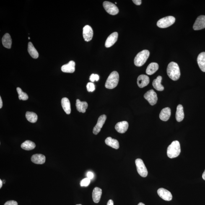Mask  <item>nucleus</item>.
Listing matches in <instances>:
<instances>
[{
    "label": "nucleus",
    "mask_w": 205,
    "mask_h": 205,
    "mask_svg": "<svg viewBox=\"0 0 205 205\" xmlns=\"http://www.w3.org/2000/svg\"><path fill=\"white\" fill-rule=\"evenodd\" d=\"M105 143L107 145L110 146L115 149H118L119 147V144L118 141L115 139L109 137L105 139Z\"/></svg>",
    "instance_id": "nucleus-25"
},
{
    "label": "nucleus",
    "mask_w": 205,
    "mask_h": 205,
    "mask_svg": "<svg viewBox=\"0 0 205 205\" xmlns=\"http://www.w3.org/2000/svg\"><path fill=\"white\" fill-rule=\"evenodd\" d=\"M184 118L183 108L181 105H179L177 107L175 118L177 121L178 122H181Z\"/></svg>",
    "instance_id": "nucleus-22"
},
{
    "label": "nucleus",
    "mask_w": 205,
    "mask_h": 205,
    "mask_svg": "<svg viewBox=\"0 0 205 205\" xmlns=\"http://www.w3.org/2000/svg\"><path fill=\"white\" fill-rule=\"evenodd\" d=\"M162 78V76H159L157 78L154 79L152 82V85L155 89L157 90L162 91L164 90V87L161 84Z\"/></svg>",
    "instance_id": "nucleus-26"
},
{
    "label": "nucleus",
    "mask_w": 205,
    "mask_h": 205,
    "mask_svg": "<svg viewBox=\"0 0 205 205\" xmlns=\"http://www.w3.org/2000/svg\"><path fill=\"white\" fill-rule=\"evenodd\" d=\"M138 205H145L144 203H140L138 204Z\"/></svg>",
    "instance_id": "nucleus-42"
},
{
    "label": "nucleus",
    "mask_w": 205,
    "mask_h": 205,
    "mask_svg": "<svg viewBox=\"0 0 205 205\" xmlns=\"http://www.w3.org/2000/svg\"><path fill=\"white\" fill-rule=\"evenodd\" d=\"M4 205H18V204L17 201L11 200L6 202Z\"/></svg>",
    "instance_id": "nucleus-35"
},
{
    "label": "nucleus",
    "mask_w": 205,
    "mask_h": 205,
    "mask_svg": "<svg viewBox=\"0 0 205 205\" xmlns=\"http://www.w3.org/2000/svg\"><path fill=\"white\" fill-rule=\"evenodd\" d=\"M75 63L73 61H70L67 64L63 65L61 67V70L63 72L73 73L74 72L75 68Z\"/></svg>",
    "instance_id": "nucleus-15"
},
{
    "label": "nucleus",
    "mask_w": 205,
    "mask_h": 205,
    "mask_svg": "<svg viewBox=\"0 0 205 205\" xmlns=\"http://www.w3.org/2000/svg\"><path fill=\"white\" fill-rule=\"evenodd\" d=\"M3 103L1 97H0V108H2Z\"/></svg>",
    "instance_id": "nucleus-39"
},
{
    "label": "nucleus",
    "mask_w": 205,
    "mask_h": 205,
    "mask_svg": "<svg viewBox=\"0 0 205 205\" xmlns=\"http://www.w3.org/2000/svg\"><path fill=\"white\" fill-rule=\"evenodd\" d=\"M18 94L19 95V98L20 100H26L28 99V96L26 93L23 92L22 89L19 87L17 89Z\"/></svg>",
    "instance_id": "nucleus-31"
},
{
    "label": "nucleus",
    "mask_w": 205,
    "mask_h": 205,
    "mask_svg": "<svg viewBox=\"0 0 205 205\" xmlns=\"http://www.w3.org/2000/svg\"><path fill=\"white\" fill-rule=\"evenodd\" d=\"M135 163L138 174L141 177H147L148 175L147 169L142 159H136Z\"/></svg>",
    "instance_id": "nucleus-6"
},
{
    "label": "nucleus",
    "mask_w": 205,
    "mask_h": 205,
    "mask_svg": "<svg viewBox=\"0 0 205 205\" xmlns=\"http://www.w3.org/2000/svg\"><path fill=\"white\" fill-rule=\"evenodd\" d=\"M28 52L30 56L34 58H38L39 54L38 52L34 46L31 42H29L28 45Z\"/></svg>",
    "instance_id": "nucleus-28"
},
{
    "label": "nucleus",
    "mask_w": 205,
    "mask_h": 205,
    "mask_svg": "<svg viewBox=\"0 0 205 205\" xmlns=\"http://www.w3.org/2000/svg\"><path fill=\"white\" fill-rule=\"evenodd\" d=\"M150 52L147 50H144L140 52L135 58V65L137 66H143L147 61Z\"/></svg>",
    "instance_id": "nucleus-4"
},
{
    "label": "nucleus",
    "mask_w": 205,
    "mask_h": 205,
    "mask_svg": "<svg viewBox=\"0 0 205 205\" xmlns=\"http://www.w3.org/2000/svg\"><path fill=\"white\" fill-rule=\"evenodd\" d=\"M144 98L151 105H154L157 103L158 100L157 94L152 89L146 92L144 94Z\"/></svg>",
    "instance_id": "nucleus-8"
},
{
    "label": "nucleus",
    "mask_w": 205,
    "mask_h": 205,
    "mask_svg": "<svg viewBox=\"0 0 205 205\" xmlns=\"http://www.w3.org/2000/svg\"><path fill=\"white\" fill-rule=\"evenodd\" d=\"M128 123L127 122L123 121L119 122L115 125V128L118 132L124 133L128 129Z\"/></svg>",
    "instance_id": "nucleus-16"
},
{
    "label": "nucleus",
    "mask_w": 205,
    "mask_h": 205,
    "mask_svg": "<svg viewBox=\"0 0 205 205\" xmlns=\"http://www.w3.org/2000/svg\"><path fill=\"white\" fill-rule=\"evenodd\" d=\"M90 180L89 178H86L83 179L80 182V185L81 187H87L90 184Z\"/></svg>",
    "instance_id": "nucleus-32"
},
{
    "label": "nucleus",
    "mask_w": 205,
    "mask_h": 205,
    "mask_svg": "<svg viewBox=\"0 0 205 205\" xmlns=\"http://www.w3.org/2000/svg\"><path fill=\"white\" fill-rule=\"evenodd\" d=\"M106 119L107 116L105 115H102L99 117L98 120L97 124L94 127L93 131V132L94 134L97 135L100 132L102 126L105 123Z\"/></svg>",
    "instance_id": "nucleus-9"
},
{
    "label": "nucleus",
    "mask_w": 205,
    "mask_h": 205,
    "mask_svg": "<svg viewBox=\"0 0 205 205\" xmlns=\"http://www.w3.org/2000/svg\"><path fill=\"white\" fill-rule=\"evenodd\" d=\"M2 180H0V188H1L2 187Z\"/></svg>",
    "instance_id": "nucleus-41"
},
{
    "label": "nucleus",
    "mask_w": 205,
    "mask_h": 205,
    "mask_svg": "<svg viewBox=\"0 0 205 205\" xmlns=\"http://www.w3.org/2000/svg\"><path fill=\"white\" fill-rule=\"evenodd\" d=\"M175 20V18L172 16H167L159 19L157 22V25L161 28H167L172 25Z\"/></svg>",
    "instance_id": "nucleus-5"
},
{
    "label": "nucleus",
    "mask_w": 205,
    "mask_h": 205,
    "mask_svg": "<svg viewBox=\"0 0 205 205\" xmlns=\"http://www.w3.org/2000/svg\"><path fill=\"white\" fill-rule=\"evenodd\" d=\"M90 81L91 82H94L95 81H98L99 79V76L98 74H92L90 77Z\"/></svg>",
    "instance_id": "nucleus-34"
},
{
    "label": "nucleus",
    "mask_w": 205,
    "mask_h": 205,
    "mask_svg": "<svg viewBox=\"0 0 205 205\" xmlns=\"http://www.w3.org/2000/svg\"><path fill=\"white\" fill-rule=\"evenodd\" d=\"M149 78L147 75L141 74L138 76L137 84L140 88H143L147 86L149 83Z\"/></svg>",
    "instance_id": "nucleus-14"
},
{
    "label": "nucleus",
    "mask_w": 205,
    "mask_h": 205,
    "mask_svg": "<svg viewBox=\"0 0 205 205\" xmlns=\"http://www.w3.org/2000/svg\"><path fill=\"white\" fill-rule=\"evenodd\" d=\"M205 28V16L201 15L198 17L194 24V30H197Z\"/></svg>",
    "instance_id": "nucleus-11"
},
{
    "label": "nucleus",
    "mask_w": 205,
    "mask_h": 205,
    "mask_svg": "<svg viewBox=\"0 0 205 205\" xmlns=\"http://www.w3.org/2000/svg\"><path fill=\"white\" fill-rule=\"evenodd\" d=\"M118 34L117 32H114L111 34L107 38L105 43V46L107 48H110L113 46L118 40Z\"/></svg>",
    "instance_id": "nucleus-13"
},
{
    "label": "nucleus",
    "mask_w": 205,
    "mask_h": 205,
    "mask_svg": "<svg viewBox=\"0 0 205 205\" xmlns=\"http://www.w3.org/2000/svg\"><path fill=\"white\" fill-rule=\"evenodd\" d=\"M180 151L181 150L179 142L177 141H175L167 147V155L170 159L175 158L179 155Z\"/></svg>",
    "instance_id": "nucleus-2"
},
{
    "label": "nucleus",
    "mask_w": 205,
    "mask_h": 205,
    "mask_svg": "<svg viewBox=\"0 0 205 205\" xmlns=\"http://www.w3.org/2000/svg\"><path fill=\"white\" fill-rule=\"evenodd\" d=\"M2 41L4 47L8 49L11 48L12 44V40L9 34L6 33L2 37Z\"/></svg>",
    "instance_id": "nucleus-24"
},
{
    "label": "nucleus",
    "mask_w": 205,
    "mask_h": 205,
    "mask_svg": "<svg viewBox=\"0 0 205 205\" xmlns=\"http://www.w3.org/2000/svg\"><path fill=\"white\" fill-rule=\"evenodd\" d=\"M81 205V204H77V205Z\"/></svg>",
    "instance_id": "nucleus-43"
},
{
    "label": "nucleus",
    "mask_w": 205,
    "mask_h": 205,
    "mask_svg": "<svg viewBox=\"0 0 205 205\" xmlns=\"http://www.w3.org/2000/svg\"><path fill=\"white\" fill-rule=\"evenodd\" d=\"M103 6L107 12L111 15H116L119 11L118 7L115 4L110 2H104Z\"/></svg>",
    "instance_id": "nucleus-7"
},
{
    "label": "nucleus",
    "mask_w": 205,
    "mask_h": 205,
    "mask_svg": "<svg viewBox=\"0 0 205 205\" xmlns=\"http://www.w3.org/2000/svg\"><path fill=\"white\" fill-rule=\"evenodd\" d=\"M167 73L169 77L172 80L177 81L179 79L180 73L178 64L174 62L169 63L167 68Z\"/></svg>",
    "instance_id": "nucleus-1"
},
{
    "label": "nucleus",
    "mask_w": 205,
    "mask_h": 205,
    "mask_svg": "<svg viewBox=\"0 0 205 205\" xmlns=\"http://www.w3.org/2000/svg\"><path fill=\"white\" fill-rule=\"evenodd\" d=\"M61 105L65 113L67 115L70 114L71 112V105L69 99L64 97L62 99Z\"/></svg>",
    "instance_id": "nucleus-19"
},
{
    "label": "nucleus",
    "mask_w": 205,
    "mask_h": 205,
    "mask_svg": "<svg viewBox=\"0 0 205 205\" xmlns=\"http://www.w3.org/2000/svg\"><path fill=\"white\" fill-rule=\"evenodd\" d=\"M76 106L77 110L79 112L85 113L87 108L88 104L86 102H81L79 99L76 100Z\"/></svg>",
    "instance_id": "nucleus-23"
},
{
    "label": "nucleus",
    "mask_w": 205,
    "mask_h": 205,
    "mask_svg": "<svg viewBox=\"0 0 205 205\" xmlns=\"http://www.w3.org/2000/svg\"><path fill=\"white\" fill-rule=\"evenodd\" d=\"M107 205H114V202L113 200L111 199L109 200Z\"/></svg>",
    "instance_id": "nucleus-38"
},
{
    "label": "nucleus",
    "mask_w": 205,
    "mask_h": 205,
    "mask_svg": "<svg viewBox=\"0 0 205 205\" xmlns=\"http://www.w3.org/2000/svg\"><path fill=\"white\" fill-rule=\"evenodd\" d=\"M36 147L35 144L32 141L27 140L23 143L21 145V147L26 151H30L33 150Z\"/></svg>",
    "instance_id": "nucleus-29"
},
{
    "label": "nucleus",
    "mask_w": 205,
    "mask_h": 205,
    "mask_svg": "<svg viewBox=\"0 0 205 205\" xmlns=\"http://www.w3.org/2000/svg\"><path fill=\"white\" fill-rule=\"evenodd\" d=\"M102 193L101 189L97 187L94 188L92 192V199L94 203H98L100 202Z\"/></svg>",
    "instance_id": "nucleus-20"
},
{
    "label": "nucleus",
    "mask_w": 205,
    "mask_h": 205,
    "mask_svg": "<svg viewBox=\"0 0 205 205\" xmlns=\"http://www.w3.org/2000/svg\"><path fill=\"white\" fill-rule=\"evenodd\" d=\"M26 118L31 123H35L38 119V116L37 114L32 112L27 111L26 114Z\"/></svg>",
    "instance_id": "nucleus-30"
},
{
    "label": "nucleus",
    "mask_w": 205,
    "mask_h": 205,
    "mask_svg": "<svg viewBox=\"0 0 205 205\" xmlns=\"http://www.w3.org/2000/svg\"><path fill=\"white\" fill-rule=\"evenodd\" d=\"M171 115V109L168 107L163 108L159 114L160 119L164 121H167L170 119Z\"/></svg>",
    "instance_id": "nucleus-18"
},
{
    "label": "nucleus",
    "mask_w": 205,
    "mask_h": 205,
    "mask_svg": "<svg viewBox=\"0 0 205 205\" xmlns=\"http://www.w3.org/2000/svg\"><path fill=\"white\" fill-rule=\"evenodd\" d=\"M157 193L159 196L165 201H170L172 199V196L171 193L168 190H166L165 188L159 189L157 191Z\"/></svg>",
    "instance_id": "nucleus-12"
},
{
    "label": "nucleus",
    "mask_w": 205,
    "mask_h": 205,
    "mask_svg": "<svg viewBox=\"0 0 205 205\" xmlns=\"http://www.w3.org/2000/svg\"><path fill=\"white\" fill-rule=\"evenodd\" d=\"M119 79L118 73L116 71H113L108 76L105 83V87L108 89L115 88L118 85Z\"/></svg>",
    "instance_id": "nucleus-3"
},
{
    "label": "nucleus",
    "mask_w": 205,
    "mask_h": 205,
    "mask_svg": "<svg viewBox=\"0 0 205 205\" xmlns=\"http://www.w3.org/2000/svg\"><path fill=\"white\" fill-rule=\"evenodd\" d=\"M202 177L203 179L205 180V170L203 174Z\"/></svg>",
    "instance_id": "nucleus-40"
},
{
    "label": "nucleus",
    "mask_w": 205,
    "mask_h": 205,
    "mask_svg": "<svg viewBox=\"0 0 205 205\" xmlns=\"http://www.w3.org/2000/svg\"><path fill=\"white\" fill-rule=\"evenodd\" d=\"M87 90L89 92H93L95 90V86L93 83L88 82L87 85Z\"/></svg>",
    "instance_id": "nucleus-33"
},
{
    "label": "nucleus",
    "mask_w": 205,
    "mask_h": 205,
    "mask_svg": "<svg viewBox=\"0 0 205 205\" xmlns=\"http://www.w3.org/2000/svg\"><path fill=\"white\" fill-rule=\"evenodd\" d=\"M197 62L200 69L205 72V52H202L198 55Z\"/></svg>",
    "instance_id": "nucleus-21"
},
{
    "label": "nucleus",
    "mask_w": 205,
    "mask_h": 205,
    "mask_svg": "<svg viewBox=\"0 0 205 205\" xmlns=\"http://www.w3.org/2000/svg\"><path fill=\"white\" fill-rule=\"evenodd\" d=\"M133 2L136 5L139 6L141 4L142 1L141 0H133Z\"/></svg>",
    "instance_id": "nucleus-37"
},
{
    "label": "nucleus",
    "mask_w": 205,
    "mask_h": 205,
    "mask_svg": "<svg viewBox=\"0 0 205 205\" xmlns=\"http://www.w3.org/2000/svg\"><path fill=\"white\" fill-rule=\"evenodd\" d=\"M31 161L36 164L42 165L45 163L46 157L45 155L41 154H34L31 157Z\"/></svg>",
    "instance_id": "nucleus-17"
},
{
    "label": "nucleus",
    "mask_w": 205,
    "mask_h": 205,
    "mask_svg": "<svg viewBox=\"0 0 205 205\" xmlns=\"http://www.w3.org/2000/svg\"><path fill=\"white\" fill-rule=\"evenodd\" d=\"M159 65L157 63L152 62L149 64L146 70V73L148 75H152L159 69Z\"/></svg>",
    "instance_id": "nucleus-27"
},
{
    "label": "nucleus",
    "mask_w": 205,
    "mask_h": 205,
    "mask_svg": "<svg viewBox=\"0 0 205 205\" xmlns=\"http://www.w3.org/2000/svg\"><path fill=\"white\" fill-rule=\"evenodd\" d=\"M87 176L88 178L90 179V180L92 179L94 177V174L92 172L89 171L87 172Z\"/></svg>",
    "instance_id": "nucleus-36"
},
{
    "label": "nucleus",
    "mask_w": 205,
    "mask_h": 205,
    "mask_svg": "<svg viewBox=\"0 0 205 205\" xmlns=\"http://www.w3.org/2000/svg\"><path fill=\"white\" fill-rule=\"evenodd\" d=\"M93 30L90 26L86 25L83 29V36L86 42H89L92 39L93 36Z\"/></svg>",
    "instance_id": "nucleus-10"
}]
</instances>
